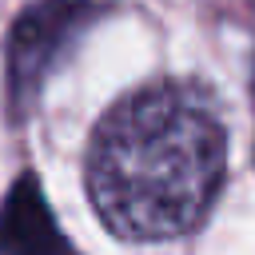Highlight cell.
Wrapping results in <instances>:
<instances>
[{
    "label": "cell",
    "mask_w": 255,
    "mask_h": 255,
    "mask_svg": "<svg viewBox=\"0 0 255 255\" xmlns=\"http://www.w3.org/2000/svg\"><path fill=\"white\" fill-rule=\"evenodd\" d=\"M0 255H80L32 171L16 175L0 199Z\"/></svg>",
    "instance_id": "cell-3"
},
{
    "label": "cell",
    "mask_w": 255,
    "mask_h": 255,
    "mask_svg": "<svg viewBox=\"0 0 255 255\" xmlns=\"http://www.w3.org/2000/svg\"><path fill=\"white\" fill-rule=\"evenodd\" d=\"M100 16V4L92 0H32L8 28V92L12 108L28 112L48 84V76L60 68V60L72 52V44L88 32V24Z\"/></svg>",
    "instance_id": "cell-2"
},
{
    "label": "cell",
    "mask_w": 255,
    "mask_h": 255,
    "mask_svg": "<svg viewBox=\"0 0 255 255\" xmlns=\"http://www.w3.org/2000/svg\"><path fill=\"white\" fill-rule=\"evenodd\" d=\"M227 171V128L195 84L159 80L116 100L88 143V195L104 227L131 243L191 235Z\"/></svg>",
    "instance_id": "cell-1"
}]
</instances>
